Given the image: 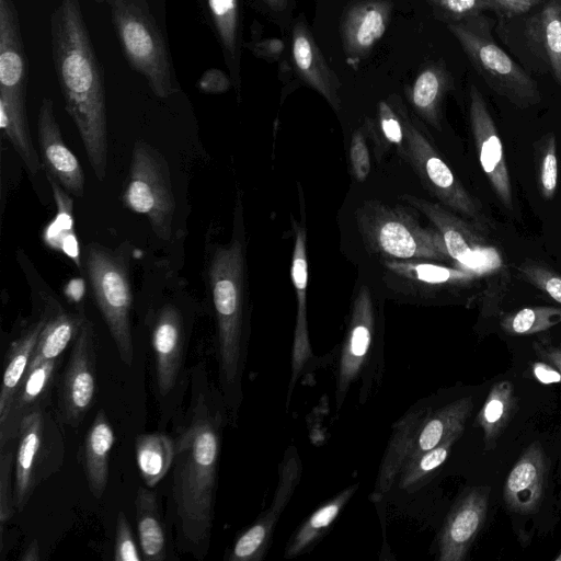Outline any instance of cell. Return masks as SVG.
I'll return each mask as SVG.
<instances>
[{
    "label": "cell",
    "mask_w": 561,
    "mask_h": 561,
    "mask_svg": "<svg viewBox=\"0 0 561 561\" xmlns=\"http://www.w3.org/2000/svg\"><path fill=\"white\" fill-rule=\"evenodd\" d=\"M469 122L480 165L501 204L513 210V190L501 137L480 90L469 89Z\"/></svg>",
    "instance_id": "cell-17"
},
{
    "label": "cell",
    "mask_w": 561,
    "mask_h": 561,
    "mask_svg": "<svg viewBox=\"0 0 561 561\" xmlns=\"http://www.w3.org/2000/svg\"><path fill=\"white\" fill-rule=\"evenodd\" d=\"M350 159L355 178L358 181L366 180L370 171L369 152L360 131H356L351 141Z\"/></svg>",
    "instance_id": "cell-45"
},
{
    "label": "cell",
    "mask_w": 561,
    "mask_h": 561,
    "mask_svg": "<svg viewBox=\"0 0 561 561\" xmlns=\"http://www.w3.org/2000/svg\"><path fill=\"white\" fill-rule=\"evenodd\" d=\"M383 368V355L376 342V317L370 293L362 286L354 300L340 348L335 375V405L340 411L350 390L359 386V402L371 394Z\"/></svg>",
    "instance_id": "cell-10"
},
{
    "label": "cell",
    "mask_w": 561,
    "mask_h": 561,
    "mask_svg": "<svg viewBox=\"0 0 561 561\" xmlns=\"http://www.w3.org/2000/svg\"><path fill=\"white\" fill-rule=\"evenodd\" d=\"M151 342L154 353L156 383L160 397L171 393L176 386L184 362L185 330L180 310L164 305L157 313Z\"/></svg>",
    "instance_id": "cell-22"
},
{
    "label": "cell",
    "mask_w": 561,
    "mask_h": 561,
    "mask_svg": "<svg viewBox=\"0 0 561 561\" xmlns=\"http://www.w3.org/2000/svg\"><path fill=\"white\" fill-rule=\"evenodd\" d=\"M124 54L159 98L176 91L164 38L140 0H106Z\"/></svg>",
    "instance_id": "cell-8"
},
{
    "label": "cell",
    "mask_w": 561,
    "mask_h": 561,
    "mask_svg": "<svg viewBox=\"0 0 561 561\" xmlns=\"http://www.w3.org/2000/svg\"><path fill=\"white\" fill-rule=\"evenodd\" d=\"M85 267L95 304L107 325L121 360L134 362L133 293L128 268L121 255L96 243L85 248Z\"/></svg>",
    "instance_id": "cell-11"
},
{
    "label": "cell",
    "mask_w": 561,
    "mask_h": 561,
    "mask_svg": "<svg viewBox=\"0 0 561 561\" xmlns=\"http://www.w3.org/2000/svg\"><path fill=\"white\" fill-rule=\"evenodd\" d=\"M482 18L448 23L447 28L491 90L519 108L538 104L537 82L493 41Z\"/></svg>",
    "instance_id": "cell-7"
},
{
    "label": "cell",
    "mask_w": 561,
    "mask_h": 561,
    "mask_svg": "<svg viewBox=\"0 0 561 561\" xmlns=\"http://www.w3.org/2000/svg\"><path fill=\"white\" fill-rule=\"evenodd\" d=\"M357 489L358 483L348 485L304 520L288 540L284 557L293 559L310 551L321 537L328 533Z\"/></svg>",
    "instance_id": "cell-30"
},
{
    "label": "cell",
    "mask_w": 561,
    "mask_h": 561,
    "mask_svg": "<svg viewBox=\"0 0 561 561\" xmlns=\"http://www.w3.org/2000/svg\"><path fill=\"white\" fill-rule=\"evenodd\" d=\"M401 198L433 224L442 236L450 259L456 261L461 268L481 275L501 267L500 252L477 225L466 221L437 203L419 196L404 194Z\"/></svg>",
    "instance_id": "cell-13"
},
{
    "label": "cell",
    "mask_w": 561,
    "mask_h": 561,
    "mask_svg": "<svg viewBox=\"0 0 561 561\" xmlns=\"http://www.w3.org/2000/svg\"><path fill=\"white\" fill-rule=\"evenodd\" d=\"M262 2L273 14H280L287 10L289 0H262Z\"/></svg>",
    "instance_id": "cell-54"
},
{
    "label": "cell",
    "mask_w": 561,
    "mask_h": 561,
    "mask_svg": "<svg viewBox=\"0 0 561 561\" xmlns=\"http://www.w3.org/2000/svg\"><path fill=\"white\" fill-rule=\"evenodd\" d=\"M42 328L43 318L41 317L28 324L8 347L0 392V416L7 411L26 373Z\"/></svg>",
    "instance_id": "cell-33"
},
{
    "label": "cell",
    "mask_w": 561,
    "mask_h": 561,
    "mask_svg": "<svg viewBox=\"0 0 561 561\" xmlns=\"http://www.w3.org/2000/svg\"><path fill=\"white\" fill-rule=\"evenodd\" d=\"M57 205L55 220L45 230V241L62 251L77 266H81L78 240L73 229L72 199L51 176L47 175Z\"/></svg>",
    "instance_id": "cell-36"
},
{
    "label": "cell",
    "mask_w": 561,
    "mask_h": 561,
    "mask_svg": "<svg viewBox=\"0 0 561 561\" xmlns=\"http://www.w3.org/2000/svg\"><path fill=\"white\" fill-rule=\"evenodd\" d=\"M388 265L398 272L409 271L419 280L434 285L467 283L477 276L473 272L465 268H449L432 263H390Z\"/></svg>",
    "instance_id": "cell-40"
},
{
    "label": "cell",
    "mask_w": 561,
    "mask_h": 561,
    "mask_svg": "<svg viewBox=\"0 0 561 561\" xmlns=\"http://www.w3.org/2000/svg\"><path fill=\"white\" fill-rule=\"evenodd\" d=\"M557 561H561V551L558 553V556L554 558Z\"/></svg>",
    "instance_id": "cell-55"
},
{
    "label": "cell",
    "mask_w": 561,
    "mask_h": 561,
    "mask_svg": "<svg viewBox=\"0 0 561 561\" xmlns=\"http://www.w3.org/2000/svg\"><path fill=\"white\" fill-rule=\"evenodd\" d=\"M520 276L561 305V275L542 263L524 261L518 265Z\"/></svg>",
    "instance_id": "cell-43"
},
{
    "label": "cell",
    "mask_w": 561,
    "mask_h": 561,
    "mask_svg": "<svg viewBox=\"0 0 561 561\" xmlns=\"http://www.w3.org/2000/svg\"><path fill=\"white\" fill-rule=\"evenodd\" d=\"M115 434L106 413L100 410L85 433L81 462L92 496L101 499L108 481V460Z\"/></svg>",
    "instance_id": "cell-26"
},
{
    "label": "cell",
    "mask_w": 561,
    "mask_h": 561,
    "mask_svg": "<svg viewBox=\"0 0 561 561\" xmlns=\"http://www.w3.org/2000/svg\"><path fill=\"white\" fill-rule=\"evenodd\" d=\"M248 47L255 54L257 57L275 60L277 59L284 49V44L279 39H264L252 42L248 45Z\"/></svg>",
    "instance_id": "cell-49"
},
{
    "label": "cell",
    "mask_w": 561,
    "mask_h": 561,
    "mask_svg": "<svg viewBox=\"0 0 561 561\" xmlns=\"http://www.w3.org/2000/svg\"><path fill=\"white\" fill-rule=\"evenodd\" d=\"M561 323V308L535 306L504 316L502 330L510 335H530L547 331Z\"/></svg>",
    "instance_id": "cell-38"
},
{
    "label": "cell",
    "mask_w": 561,
    "mask_h": 561,
    "mask_svg": "<svg viewBox=\"0 0 561 561\" xmlns=\"http://www.w3.org/2000/svg\"><path fill=\"white\" fill-rule=\"evenodd\" d=\"M356 222L366 247L383 257L450 259L439 232L422 227L403 207L369 201L357 209Z\"/></svg>",
    "instance_id": "cell-6"
},
{
    "label": "cell",
    "mask_w": 561,
    "mask_h": 561,
    "mask_svg": "<svg viewBox=\"0 0 561 561\" xmlns=\"http://www.w3.org/2000/svg\"><path fill=\"white\" fill-rule=\"evenodd\" d=\"M27 58L16 9L0 0V127L31 173L41 162L33 146L27 114Z\"/></svg>",
    "instance_id": "cell-5"
},
{
    "label": "cell",
    "mask_w": 561,
    "mask_h": 561,
    "mask_svg": "<svg viewBox=\"0 0 561 561\" xmlns=\"http://www.w3.org/2000/svg\"><path fill=\"white\" fill-rule=\"evenodd\" d=\"M378 115L385 137L393 144H401L404 137L401 121L386 101L379 103Z\"/></svg>",
    "instance_id": "cell-46"
},
{
    "label": "cell",
    "mask_w": 561,
    "mask_h": 561,
    "mask_svg": "<svg viewBox=\"0 0 561 561\" xmlns=\"http://www.w3.org/2000/svg\"><path fill=\"white\" fill-rule=\"evenodd\" d=\"M392 11L390 0H356L345 8L340 33L345 60L352 69L356 70L382 38Z\"/></svg>",
    "instance_id": "cell-19"
},
{
    "label": "cell",
    "mask_w": 561,
    "mask_h": 561,
    "mask_svg": "<svg viewBox=\"0 0 561 561\" xmlns=\"http://www.w3.org/2000/svg\"><path fill=\"white\" fill-rule=\"evenodd\" d=\"M16 440L0 448V525L1 534L15 512L13 503V473Z\"/></svg>",
    "instance_id": "cell-41"
},
{
    "label": "cell",
    "mask_w": 561,
    "mask_h": 561,
    "mask_svg": "<svg viewBox=\"0 0 561 561\" xmlns=\"http://www.w3.org/2000/svg\"><path fill=\"white\" fill-rule=\"evenodd\" d=\"M123 202L130 210L145 215L161 240L170 239L175 210L170 172L163 157L142 140L133 148Z\"/></svg>",
    "instance_id": "cell-12"
},
{
    "label": "cell",
    "mask_w": 561,
    "mask_h": 561,
    "mask_svg": "<svg viewBox=\"0 0 561 561\" xmlns=\"http://www.w3.org/2000/svg\"><path fill=\"white\" fill-rule=\"evenodd\" d=\"M407 153L425 186L454 211L483 224L484 216L476 199L467 192L425 135L404 111L400 112Z\"/></svg>",
    "instance_id": "cell-15"
},
{
    "label": "cell",
    "mask_w": 561,
    "mask_h": 561,
    "mask_svg": "<svg viewBox=\"0 0 561 561\" xmlns=\"http://www.w3.org/2000/svg\"><path fill=\"white\" fill-rule=\"evenodd\" d=\"M37 133L46 175L51 176L66 192L81 197L84 192L83 169L62 139L54 103L48 98H44L39 105Z\"/></svg>",
    "instance_id": "cell-20"
},
{
    "label": "cell",
    "mask_w": 561,
    "mask_h": 561,
    "mask_svg": "<svg viewBox=\"0 0 561 561\" xmlns=\"http://www.w3.org/2000/svg\"><path fill=\"white\" fill-rule=\"evenodd\" d=\"M57 412L37 410L23 419L14 456L13 503L22 512L35 490L64 463L65 437Z\"/></svg>",
    "instance_id": "cell-9"
},
{
    "label": "cell",
    "mask_w": 561,
    "mask_h": 561,
    "mask_svg": "<svg viewBox=\"0 0 561 561\" xmlns=\"http://www.w3.org/2000/svg\"><path fill=\"white\" fill-rule=\"evenodd\" d=\"M135 512L142 560L164 561L168 558V545L157 494L148 488L139 486Z\"/></svg>",
    "instance_id": "cell-32"
},
{
    "label": "cell",
    "mask_w": 561,
    "mask_h": 561,
    "mask_svg": "<svg viewBox=\"0 0 561 561\" xmlns=\"http://www.w3.org/2000/svg\"><path fill=\"white\" fill-rule=\"evenodd\" d=\"M547 467L539 443L530 444L510 471L503 497L510 511L517 514L535 513L541 503Z\"/></svg>",
    "instance_id": "cell-25"
},
{
    "label": "cell",
    "mask_w": 561,
    "mask_h": 561,
    "mask_svg": "<svg viewBox=\"0 0 561 561\" xmlns=\"http://www.w3.org/2000/svg\"><path fill=\"white\" fill-rule=\"evenodd\" d=\"M188 379V402L173 427L171 491L179 548L203 560L210 546L222 433L230 413L204 362L190 370Z\"/></svg>",
    "instance_id": "cell-1"
},
{
    "label": "cell",
    "mask_w": 561,
    "mask_h": 561,
    "mask_svg": "<svg viewBox=\"0 0 561 561\" xmlns=\"http://www.w3.org/2000/svg\"><path fill=\"white\" fill-rule=\"evenodd\" d=\"M460 436H454L440 445L410 459L400 471L396 484L401 490L413 491L436 471L447 459L454 444Z\"/></svg>",
    "instance_id": "cell-37"
},
{
    "label": "cell",
    "mask_w": 561,
    "mask_h": 561,
    "mask_svg": "<svg viewBox=\"0 0 561 561\" xmlns=\"http://www.w3.org/2000/svg\"><path fill=\"white\" fill-rule=\"evenodd\" d=\"M95 392V332L85 317L57 383L56 412L61 423L78 428L93 404Z\"/></svg>",
    "instance_id": "cell-14"
},
{
    "label": "cell",
    "mask_w": 561,
    "mask_h": 561,
    "mask_svg": "<svg viewBox=\"0 0 561 561\" xmlns=\"http://www.w3.org/2000/svg\"><path fill=\"white\" fill-rule=\"evenodd\" d=\"M39 559V545L36 539L28 543L19 558L20 561H38Z\"/></svg>",
    "instance_id": "cell-53"
},
{
    "label": "cell",
    "mask_w": 561,
    "mask_h": 561,
    "mask_svg": "<svg viewBox=\"0 0 561 561\" xmlns=\"http://www.w3.org/2000/svg\"><path fill=\"white\" fill-rule=\"evenodd\" d=\"M517 410V399L513 383L502 380L490 390L477 415V424L483 432L486 449H493L502 432L506 428Z\"/></svg>",
    "instance_id": "cell-34"
},
{
    "label": "cell",
    "mask_w": 561,
    "mask_h": 561,
    "mask_svg": "<svg viewBox=\"0 0 561 561\" xmlns=\"http://www.w3.org/2000/svg\"><path fill=\"white\" fill-rule=\"evenodd\" d=\"M291 278L296 290L297 314L291 350V374L286 400L287 405L290 402V398L298 379L308 368H313L319 359L312 352L307 324L306 293L308 283V262L306 252V230L304 225H295Z\"/></svg>",
    "instance_id": "cell-23"
},
{
    "label": "cell",
    "mask_w": 561,
    "mask_h": 561,
    "mask_svg": "<svg viewBox=\"0 0 561 561\" xmlns=\"http://www.w3.org/2000/svg\"><path fill=\"white\" fill-rule=\"evenodd\" d=\"M51 53L65 106L98 180L107 165V121L102 70L79 0H61L50 19Z\"/></svg>",
    "instance_id": "cell-2"
},
{
    "label": "cell",
    "mask_w": 561,
    "mask_h": 561,
    "mask_svg": "<svg viewBox=\"0 0 561 561\" xmlns=\"http://www.w3.org/2000/svg\"><path fill=\"white\" fill-rule=\"evenodd\" d=\"M436 19L448 23L461 22L491 10L489 0H425Z\"/></svg>",
    "instance_id": "cell-42"
},
{
    "label": "cell",
    "mask_w": 561,
    "mask_h": 561,
    "mask_svg": "<svg viewBox=\"0 0 561 561\" xmlns=\"http://www.w3.org/2000/svg\"><path fill=\"white\" fill-rule=\"evenodd\" d=\"M291 57L301 79L319 92L333 108L339 110V78L328 65L304 16L299 18L293 27Z\"/></svg>",
    "instance_id": "cell-24"
},
{
    "label": "cell",
    "mask_w": 561,
    "mask_h": 561,
    "mask_svg": "<svg viewBox=\"0 0 561 561\" xmlns=\"http://www.w3.org/2000/svg\"><path fill=\"white\" fill-rule=\"evenodd\" d=\"M232 81L220 69L211 68L204 72L198 81V89L205 93H224L230 89Z\"/></svg>",
    "instance_id": "cell-47"
},
{
    "label": "cell",
    "mask_w": 561,
    "mask_h": 561,
    "mask_svg": "<svg viewBox=\"0 0 561 561\" xmlns=\"http://www.w3.org/2000/svg\"><path fill=\"white\" fill-rule=\"evenodd\" d=\"M136 461L148 488L157 485L173 465V437L160 432L141 434L135 442Z\"/></svg>",
    "instance_id": "cell-35"
},
{
    "label": "cell",
    "mask_w": 561,
    "mask_h": 561,
    "mask_svg": "<svg viewBox=\"0 0 561 561\" xmlns=\"http://www.w3.org/2000/svg\"><path fill=\"white\" fill-rule=\"evenodd\" d=\"M59 365L60 359L28 365L7 411L0 416V448L16 440L24 417L50 405Z\"/></svg>",
    "instance_id": "cell-21"
},
{
    "label": "cell",
    "mask_w": 561,
    "mask_h": 561,
    "mask_svg": "<svg viewBox=\"0 0 561 561\" xmlns=\"http://www.w3.org/2000/svg\"><path fill=\"white\" fill-rule=\"evenodd\" d=\"M526 34L541 53L556 82L561 85V0H550L530 18Z\"/></svg>",
    "instance_id": "cell-31"
},
{
    "label": "cell",
    "mask_w": 561,
    "mask_h": 561,
    "mask_svg": "<svg viewBox=\"0 0 561 561\" xmlns=\"http://www.w3.org/2000/svg\"><path fill=\"white\" fill-rule=\"evenodd\" d=\"M491 10H496L506 16L519 15L528 12L543 0H489Z\"/></svg>",
    "instance_id": "cell-48"
},
{
    "label": "cell",
    "mask_w": 561,
    "mask_h": 561,
    "mask_svg": "<svg viewBox=\"0 0 561 561\" xmlns=\"http://www.w3.org/2000/svg\"><path fill=\"white\" fill-rule=\"evenodd\" d=\"M451 85L453 79L445 62L428 61L419 69L405 93L416 113L439 128L442 104Z\"/></svg>",
    "instance_id": "cell-27"
},
{
    "label": "cell",
    "mask_w": 561,
    "mask_h": 561,
    "mask_svg": "<svg viewBox=\"0 0 561 561\" xmlns=\"http://www.w3.org/2000/svg\"><path fill=\"white\" fill-rule=\"evenodd\" d=\"M83 282L81 279L71 280L66 289V296L73 302H79L83 296Z\"/></svg>",
    "instance_id": "cell-52"
},
{
    "label": "cell",
    "mask_w": 561,
    "mask_h": 561,
    "mask_svg": "<svg viewBox=\"0 0 561 561\" xmlns=\"http://www.w3.org/2000/svg\"><path fill=\"white\" fill-rule=\"evenodd\" d=\"M473 409L471 397H462L438 409L416 404L393 426L380 462L371 499L381 502L394 488L405 463L454 436H461Z\"/></svg>",
    "instance_id": "cell-4"
},
{
    "label": "cell",
    "mask_w": 561,
    "mask_h": 561,
    "mask_svg": "<svg viewBox=\"0 0 561 561\" xmlns=\"http://www.w3.org/2000/svg\"><path fill=\"white\" fill-rule=\"evenodd\" d=\"M208 278L217 323V362L220 391L231 417L242 402V377L248 334L244 318V250L234 237L213 254Z\"/></svg>",
    "instance_id": "cell-3"
},
{
    "label": "cell",
    "mask_w": 561,
    "mask_h": 561,
    "mask_svg": "<svg viewBox=\"0 0 561 561\" xmlns=\"http://www.w3.org/2000/svg\"><path fill=\"white\" fill-rule=\"evenodd\" d=\"M531 369L535 378L541 383H561V371L548 362H536Z\"/></svg>",
    "instance_id": "cell-50"
},
{
    "label": "cell",
    "mask_w": 561,
    "mask_h": 561,
    "mask_svg": "<svg viewBox=\"0 0 561 561\" xmlns=\"http://www.w3.org/2000/svg\"><path fill=\"white\" fill-rule=\"evenodd\" d=\"M42 318L43 328L30 364L60 359L69 344L75 341L85 314L82 311L70 313L50 300Z\"/></svg>",
    "instance_id": "cell-29"
},
{
    "label": "cell",
    "mask_w": 561,
    "mask_h": 561,
    "mask_svg": "<svg viewBox=\"0 0 561 561\" xmlns=\"http://www.w3.org/2000/svg\"><path fill=\"white\" fill-rule=\"evenodd\" d=\"M537 184L545 199H552L558 184V159L556 135L549 131L534 144Z\"/></svg>",
    "instance_id": "cell-39"
},
{
    "label": "cell",
    "mask_w": 561,
    "mask_h": 561,
    "mask_svg": "<svg viewBox=\"0 0 561 561\" xmlns=\"http://www.w3.org/2000/svg\"><path fill=\"white\" fill-rule=\"evenodd\" d=\"M228 67L232 85L241 87V0H205Z\"/></svg>",
    "instance_id": "cell-28"
},
{
    "label": "cell",
    "mask_w": 561,
    "mask_h": 561,
    "mask_svg": "<svg viewBox=\"0 0 561 561\" xmlns=\"http://www.w3.org/2000/svg\"><path fill=\"white\" fill-rule=\"evenodd\" d=\"M302 477V462L295 446L285 451L278 466V479L268 508L240 534L225 559L228 561H261L271 545L277 522L291 500Z\"/></svg>",
    "instance_id": "cell-16"
},
{
    "label": "cell",
    "mask_w": 561,
    "mask_h": 561,
    "mask_svg": "<svg viewBox=\"0 0 561 561\" xmlns=\"http://www.w3.org/2000/svg\"><path fill=\"white\" fill-rule=\"evenodd\" d=\"M490 488L465 491L447 514L437 538L439 561H463L482 530L489 507Z\"/></svg>",
    "instance_id": "cell-18"
},
{
    "label": "cell",
    "mask_w": 561,
    "mask_h": 561,
    "mask_svg": "<svg viewBox=\"0 0 561 561\" xmlns=\"http://www.w3.org/2000/svg\"><path fill=\"white\" fill-rule=\"evenodd\" d=\"M534 347L540 358L552 364L561 371V342L552 344L547 341H538Z\"/></svg>",
    "instance_id": "cell-51"
},
{
    "label": "cell",
    "mask_w": 561,
    "mask_h": 561,
    "mask_svg": "<svg viewBox=\"0 0 561 561\" xmlns=\"http://www.w3.org/2000/svg\"><path fill=\"white\" fill-rule=\"evenodd\" d=\"M114 560L139 561L141 553L136 545L128 519L123 511L116 517Z\"/></svg>",
    "instance_id": "cell-44"
}]
</instances>
